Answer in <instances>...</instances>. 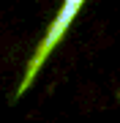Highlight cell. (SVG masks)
Listing matches in <instances>:
<instances>
[{"instance_id": "1", "label": "cell", "mask_w": 120, "mask_h": 123, "mask_svg": "<svg viewBox=\"0 0 120 123\" xmlns=\"http://www.w3.org/2000/svg\"><path fill=\"white\" fill-rule=\"evenodd\" d=\"M82 8V3H66L60 8V14H57V19L52 22V27H49V33H46V38L41 41V47L36 49V55H33V60H30V66H27V74L22 77V82H19V88H17V96H22V93L30 88V82H33V77L41 71V66H44V60L49 55H52V49L57 47V41L66 36V30L71 27V19L76 17V11Z\"/></svg>"}]
</instances>
